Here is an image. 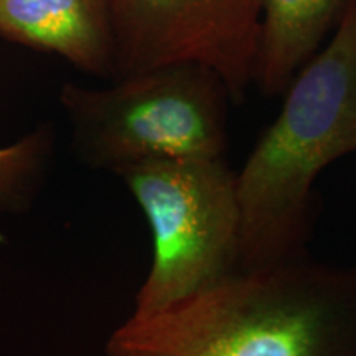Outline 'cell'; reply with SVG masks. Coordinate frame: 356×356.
Listing matches in <instances>:
<instances>
[{"label":"cell","instance_id":"7a4b0ae2","mask_svg":"<svg viewBox=\"0 0 356 356\" xmlns=\"http://www.w3.org/2000/svg\"><path fill=\"white\" fill-rule=\"evenodd\" d=\"M356 154V0L286 89L282 109L236 172L238 267L307 256L315 180Z\"/></svg>","mask_w":356,"mask_h":356},{"label":"cell","instance_id":"6da1fadb","mask_svg":"<svg viewBox=\"0 0 356 356\" xmlns=\"http://www.w3.org/2000/svg\"><path fill=\"white\" fill-rule=\"evenodd\" d=\"M104 356H356V266L302 256L238 267L165 309L132 312Z\"/></svg>","mask_w":356,"mask_h":356},{"label":"cell","instance_id":"8992f818","mask_svg":"<svg viewBox=\"0 0 356 356\" xmlns=\"http://www.w3.org/2000/svg\"><path fill=\"white\" fill-rule=\"evenodd\" d=\"M0 38L55 53L84 73L113 78L108 0H0Z\"/></svg>","mask_w":356,"mask_h":356},{"label":"cell","instance_id":"3957f363","mask_svg":"<svg viewBox=\"0 0 356 356\" xmlns=\"http://www.w3.org/2000/svg\"><path fill=\"white\" fill-rule=\"evenodd\" d=\"M228 88L197 63L159 66L108 88L61 86L73 150L91 168L150 160L220 159L228 149Z\"/></svg>","mask_w":356,"mask_h":356},{"label":"cell","instance_id":"5b68a950","mask_svg":"<svg viewBox=\"0 0 356 356\" xmlns=\"http://www.w3.org/2000/svg\"><path fill=\"white\" fill-rule=\"evenodd\" d=\"M108 7L113 79L197 63L215 71L233 101L254 83L261 0H108Z\"/></svg>","mask_w":356,"mask_h":356},{"label":"cell","instance_id":"ba28073f","mask_svg":"<svg viewBox=\"0 0 356 356\" xmlns=\"http://www.w3.org/2000/svg\"><path fill=\"white\" fill-rule=\"evenodd\" d=\"M53 140L51 129L40 127L0 147V211L22 213L33 203L51 162Z\"/></svg>","mask_w":356,"mask_h":356},{"label":"cell","instance_id":"52a82bcc","mask_svg":"<svg viewBox=\"0 0 356 356\" xmlns=\"http://www.w3.org/2000/svg\"><path fill=\"white\" fill-rule=\"evenodd\" d=\"M350 3L351 0H261L254 83L266 96L286 92Z\"/></svg>","mask_w":356,"mask_h":356},{"label":"cell","instance_id":"277c9868","mask_svg":"<svg viewBox=\"0 0 356 356\" xmlns=\"http://www.w3.org/2000/svg\"><path fill=\"white\" fill-rule=\"evenodd\" d=\"M115 175L152 233V264L134 314L165 309L238 269L236 172L225 157L150 160Z\"/></svg>","mask_w":356,"mask_h":356}]
</instances>
